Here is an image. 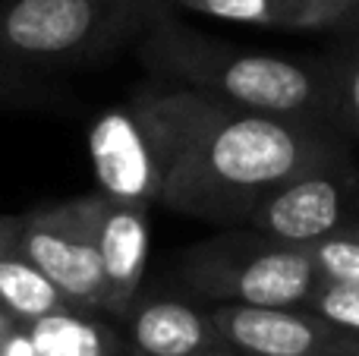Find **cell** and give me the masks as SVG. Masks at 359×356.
<instances>
[{"instance_id": "cell-19", "label": "cell", "mask_w": 359, "mask_h": 356, "mask_svg": "<svg viewBox=\"0 0 359 356\" xmlns=\"http://www.w3.org/2000/svg\"><path fill=\"white\" fill-rule=\"evenodd\" d=\"M341 4H344V6H350V10H356V13H359V0H341Z\"/></svg>"}, {"instance_id": "cell-15", "label": "cell", "mask_w": 359, "mask_h": 356, "mask_svg": "<svg viewBox=\"0 0 359 356\" xmlns=\"http://www.w3.org/2000/svg\"><path fill=\"white\" fill-rule=\"evenodd\" d=\"M322 281H356L359 284V221H350L331 237L306 246Z\"/></svg>"}, {"instance_id": "cell-9", "label": "cell", "mask_w": 359, "mask_h": 356, "mask_svg": "<svg viewBox=\"0 0 359 356\" xmlns=\"http://www.w3.org/2000/svg\"><path fill=\"white\" fill-rule=\"evenodd\" d=\"M123 322L133 356H236L217 331L211 306L139 294Z\"/></svg>"}, {"instance_id": "cell-10", "label": "cell", "mask_w": 359, "mask_h": 356, "mask_svg": "<svg viewBox=\"0 0 359 356\" xmlns=\"http://www.w3.org/2000/svg\"><path fill=\"white\" fill-rule=\"evenodd\" d=\"M149 205L123 202L101 193L98 205V256L104 271V315L123 322L142 294L149 262Z\"/></svg>"}, {"instance_id": "cell-17", "label": "cell", "mask_w": 359, "mask_h": 356, "mask_svg": "<svg viewBox=\"0 0 359 356\" xmlns=\"http://www.w3.org/2000/svg\"><path fill=\"white\" fill-rule=\"evenodd\" d=\"M0 356H41L35 338L29 334V325H19L10 338L0 344Z\"/></svg>"}, {"instance_id": "cell-11", "label": "cell", "mask_w": 359, "mask_h": 356, "mask_svg": "<svg viewBox=\"0 0 359 356\" xmlns=\"http://www.w3.org/2000/svg\"><path fill=\"white\" fill-rule=\"evenodd\" d=\"M170 6L227 19V22H249L284 32H325L359 25V13L344 6L341 0H170Z\"/></svg>"}, {"instance_id": "cell-3", "label": "cell", "mask_w": 359, "mask_h": 356, "mask_svg": "<svg viewBox=\"0 0 359 356\" xmlns=\"http://www.w3.org/2000/svg\"><path fill=\"white\" fill-rule=\"evenodd\" d=\"M170 0H0V107L54 98L50 76L136 44Z\"/></svg>"}, {"instance_id": "cell-5", "label": "cell", "mask_w": 359, "mask_h": 356, "mask_svg": "<svg viewBox=\"0 0 359 356\" xmlns=\"http://www.w3.org/2000/svg\"><path fill=\"white\" fill-rule=\"evenodd\" d=\"M98 205L101 193L54 202L19 214L16 249L38 265L73 309L104 315V271L98 256Z\"/></svg>"}, {"instance_id": "cell-4", "label": "cell", "mask_w": 359, "mask_h": 356, "mask_svg": "<svg viewBox=\"0 0 359 356\" xmlns=\"http://www.w3.org/2000/svg\"><path fill=\"white\" fill-rule=\"evenodd\" d=\"M177 278L211 306H306L322 284L306 246L278 243L255 231H224L183 249Z\"/></svg>"}, {"instance_id": "cell-13", "label": "cell", "mask_w": 359, "mask_h": 356, "mask_svg": "<svg viewBox=\"0 0 359 356\" xmlns=\"http://www.w3.org/2000/svg\"><path fill=\"white\" fill-rule=\"evenodd\" d=\"M0 306L25 325L60 309H73L63 290L19 249L0 256Z\"/></svg>"}, {"instance_id": "cell-2", "label": "cell", "mask_w": 359, "mask_h": 356, "mask_svg": "<svg viewBox=\"0 0 359 356\" xmlns=\"http://www.w3.org/2000/svg\"><path fill=\"white\" fill-rule=\"evenodd\" d=\"M136 57L155 82L192 88L243 111L331 126L325 63L217 41L180 22L174 6H164L145 25Z\"/></svg>"}, {"instance_id": "cell-1", "label": "cell", "mask_w": 359, "mask_h": 356, "mask_svg": "<svg viewBox=\"0 0 359 356\" xmlns=\"http://www.w3.org/2000/svg\"><path fill=\"white\" fill-rule=\"evenodd\" d=\"M133 101L158 130L168 158L158 205L189 218L243 224L274 186L350 158L341 132L318 120L243 111L155 79Z\"/></svg>"}, {"instance_id": "cell-12", "label": "cell", "mask_w": 359, "mask_h": 356, "mask_svg": "<svg viewBox=\"0 0 359 356\" xmlns=\"http://www.w3.org/2000/svg\"><path fill=\"white\" fill-rule=\"evenodd\" d=\"M29 334L41 356H120V334L101 313L60 309L29 322Z\"/></svg>"}, {"instance_id": "cell-14", "label": "cell", "mask_w": 359, "mask_h": 356, "mask_svg": "<svg viewBox=\"0 0 359 356\" xmlns=\"http://www.w3.org/2000/svg\"><path fill=\"white\" fill-rule=\"evenodd\" d=\"M328 73L331 126L341 136L359 139V44L325 63Z\"/></svg>"}, {"instance_id": "cell-7", "label": "cell", "mask_w": 359, "mask_h": 356, "mask_svg": "<svg viewBox=\"0 0 359 356\" xmlns=\"http://www.w3.org/2000/svg\"><path fill=\"white\" fill-rule=\"evenodd\" d=\"M88 155L98 193L149 208L158 205L168 158L158 130L133 98L123 107L104 111L88 126Z\"/></svg>"}, {"instance_id": "cell-18", "label": "cell", "mask_w": 359, "mask_h": 356, "mask_svg": "<svg viewBox=\"0 0 359 356\" xmlns=\"http://www.w3.org/2000/svg\"><path fill=\"white\" fill-rule=\"evenodd\" d=\"M19 240V214H0V256L16 249Z\"/></svg>"}, {"instance_id": "cell-8", "label": "cell", "mask_w": 359, "mask_h": 356, "mask_svg": "<svg viewBox=\"0 0 359 356\" xmlns=\"http://www.w3.org/2000/svg\"><path fill=\"white\" fill-rule=\"evenodd\" d=\"M236 356H359V334L306 306H211Z\"/></svg>"}, {"instance_id": "cell-6", "label": "cell", "mask_w": 359, "mask_h": 356, "mask_svg": "<svg viewBox=\"0 0 359 356\" xmlns=\"http://www.w3.org/2000/svg\"><path fill=\"white\" fill-rule=\"evenodd\" d=\"M359 205V167L353 158L309 167L274 186L252 205L243 224L268 240L309 246L350 224Z\"/></svg>"}, {"instance_id": "cell-16", "label": "cell", "mask_w": 359, "mask_h": 356, "mask_svg": "<svg viewBox=\"0 0 359 356\" xmlns=\"http://www.w3.org/2000/svg\"><path fill=\"white\" fill-rule=\"evenodd\" d=\"M306 309L331 319L334 325L359 334V284L356 281H322L306 303Z\"/></svg>"}]
</instances>
